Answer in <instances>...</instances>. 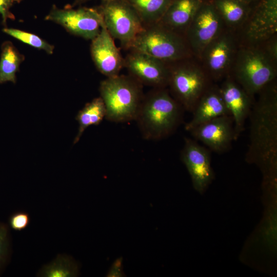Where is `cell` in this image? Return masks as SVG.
Instances as JSON below:
<instances>
[{"label": "cell", "mask_w": 277, "mask_h": 277, "mask_svg": "<svg viewBox=\"0 0 277 277\" xmlns=\"http://www.w3.org/2000/svg\"><path fill=\"white\" fill-rule=\"evenodd\" d=\"M249 117V143L247 161L260 166L271 179L275 176L277 162V84L276 80L257 94Z\"/></svg>", "instance_id": "obj_1"}, {"label": "cell", "mask_w": 277, "mask_h": 277, "mask_svg": "<svg viewBox=\"0 0 277 277\" xmlns=\"http://www.w3.org/2000/svg\"><path fill=\"white\" fill-rule=\"evenodd\" d=\"M184 111L166 88H156L144 95L135 121L144 139L160 141L176 130Z\"/></svg>", "instance_id": "obj_2"}, {"label": "cell", "mask_w": 277, "mask_h": 277, "mask_svg": "<svg viewBox=\"0 0 277 277\" xmlns=\"http://www.w3.org/2000/svg\"><path fill=\"white\" fill-rule=\"evenodd\" d=\"M253 98L267 84L276 80L277 62L260 44L239 46L229 74Z\"/></svg>", "instance_id": "obj_3"}, {"label": "cell", "mask_w": 277, "mask_h": 277, "mask_svg": "<svg viewBox=\"0 0 277 277\" xmlns=\"http://www.w3.org/2000/svg\"><path fill=\"white\" fill-rule=\"evenodd\" d=\"M99 90L107 120L114 123L135 121L144 96L142 85L130 75L118 74L102 81Z\"/></svg>", "instance_id": "obj_4"}, {"label": "cell", "mask_w": 277, "mask_h": 277, "mask_svg": "<svg viewBox=\"0 0 277 277\" xmlns=\"http://www.w3.org/2000/svg\"><path fill=\"white\" fill-rule=\"evenodd\" d=\"M128 48L167 63L186 60L192 55L183 35L159 23L145 26Z\"/></svg>", "instance_id": "obj_5"}, {"label": "cell", "mask_w": 277, "mask_h": 277, "mask_svg": "<svg viewBox=\"0 0 277 277\" xmlns=\"http://www.w3.org/2000/svg\"><path fill=\"white\" fill-rule=\"evenodd\" d=\"M170 65L168 86L172 96L185 111L192 112L196 103L212 81L202 67L192 63Z\"/></svg>", "instance_id": "obj_6"}, {"label": "cell", "mask_w": 277, "mask_h": 277, "mask_svg": "<svg viewBox=\"0 0 277 277\" xmlns=\"http://www.w3.org/2000/svg\"><path fill=\"white\" fill-rule=\"evenodd\" d=\"M97 9L111 36L127 48L145 27L135 11L126 0L102 2Z\"/></svg>", "instance_id": "obj_7"}, {"label": "cell", "mask_w": 277, "mask_h": 277, "mask_svg": "<svg viewBox=\"0 0 277 277\" xmlns=\"http://www.w3.org/2000/svg\"><path fill=\"white\" fill-rule=\"evenodd\" d=\"M235 35L225 28L203 50L200 60L212 81L223 80L229 75L239 48Z\"/></svg>", "instance_id": "obj_8"}, {"label": "cell", "mask_w": 277, "mask_h": 277, "mask_svg": "<svg viewBox=\"0 0 277 277\" xmlns=\"http://www.w3.org/2000/svg\"><path fill=\"white\" fill-rule=\"evenodd\" d=\"M225 28L222 18L210 0H204L184 33L192 55L200 59L206 46Z\"/></svg>", "instance_id": "obj_9"}, {"label": "cell", "mask_w": 277, "mask_h": 277, "mask_svg": "<svg viewBox=\"0 0 277 277\" xmlns=\"http://www.w3.org/2000/svg\"><path fill=\"white\" fill-rule=\"evenodd\" d=\"M45 19L60 24L72 34L91 40L98 35L104 23L97 8L87 7L59 9L53 6Z\"/></svg>", "instance_id": "obj_10"}, {"label": "cell", "mask_w": 277, "mask_h": 277, "mask_svg": "<svg viewBox=\"0 0 277 277\" xmlns=\"http://www.w3.org/2000/svg\"><path fill=\"white\" fill-rule=\"evenodd\" d=\"M241 28L243 45H259L277 34V0H258Z\"/></svg>", "instance_id": "obj_11"}, {"label": "cell", "mask_w": 277, "mask_h": 277, "mask_svg": "<svg viewBox=\"0 0 277 277\" xmlns=\"http://www.w3.org/2000/svg\"><path fill=\"white\" fill-rule=\"evenodd\" d=\"M144 53L131 50L124 59L129 75L141 85L154 88L168 86L170 65Z\"/></svg>", "instance_id": "obj_12"}, {"label": "cell", "mask_w": 277, "mask_h": 277, "mask_svg": "<svg viewBox=\"0 0 277 277\" xmlns=\"http://www.w3.org/2000/svg\"><path fill=\"white\" fill-rule=\"evenodd\" d=\"M181 159L191 176L194 188L203 192L214 177L210 150L195 140L185 137Z\"/></svg>", "instance_id": "obj_13"}, {"label": "cell", "mask_w": 277, "mask_h": 277, "mask_svg": "<svg viewBox=\"0 0 277 277\" xmlns=\"http://www.w3.org/2000/svg\"><path fill=\"white\" fill-rule=\"evenodd\" d=\"M189 132L194 140L201 142L210 150L219 153L229 150L234 141L233 121L230 115L206 122Z\"/></svg>", "instance_id": "obj_14"}, {"label": "cell", "mask_w": 277, "mask_h": 277, "mask_svg": "<svg viewBox=\"0 0 277 277\" xmlns=\"http://www.w3.org/2000/svg\"><path fill=\"white\" fill-rule=\"evenodd\" d=\"M221 94L233 121L234 141L244 130L255 99L235 81L230 74L223 80L219 86Z\"/></svg>", "instance_id": "obj_15"}, {"label": "cell", "mask_w": 277, "mask_h": 277, "mask_svg": "<svg viewBox=\"0 0 277 277\" xmlns=\"http://www.w3.org/2000/svg\"><path fill=\"white\" fill-rule=\"evenodd\" d=\"M90 51L97 69L107 77L118 75L124 67V59L104 23L98 35L92 40Z\"/></svg>", "instance_id": "obj_16"}, {"label": "cell", "mask_w": 277, "mask_h": 277, "mask_svg": "<svg viewBox=\"0 0 277 277\" xmlns=\"http://www.w3.org/2000/svg\"><path fill=\"white\" fill-rule=\"evenodd\" d=\"M192 113L191 120L185 125V130L188 132L200 124L214 118L230 115L222 98L219 86L212 83L199 99Z\"/></svg>", "instance_id": "obj_17"}, {"label": "cell", "mask_w": 277, "mask_h": 277, "mask_svg": "<svg viewBox=\"0 0 277 277\" xmlns=\"http://www.w3.org/2000/svg\"><path fill=\"white\" fill-rule=\"evenodd\" d=\"M204 0H172L157 23L182 35Z\"/></svg>", "instance_id": "obj_18"}, {"label": "cell", "mask_w": 277, "mask_h": 277, "mask_svg": "<svg viewBox=\"0 0 277 277\" xmlns=\"http://www.w3.org/2000/svg\"><path fill=\"white\" fill-rule=\"evenodd\" d=\"M222 18L225 26L229 29L241 27L252 8L251 4L242 0H210Z\"/></svg>", "instance_id": "obj_19"}, {"label": "cell", "mask_w": 277, "mask_h": 277, "mask_svg": "<svg viewBox=\"0 0 277 277\" xmlns=\"http://www.w3.org/2000/svg\"><path fill=\"white\" fill-rule=\"evenodd\" d=\"M106 108L104 102L101 97L94 98L90 102L87 103L78 111L76 120L78 123L77 133L74 140L73 143H77L85 130L92 125H98L106 117Z\"/></svg>", "instance_id": "obj_20"}, {"label": "cell", "mask_w": 277, "mask_h": 277, "mask_svg": "<svg viewBox=\"0 0 277 277\" xmlns=\"http://www.w3.org/2000/svg\"><path fill=\"white\" fill-rule=\"evenodd\" d=\"M135 11L144 26L157 23L172 0H126Z\"/></svg>", "instance_id": "obj_21"}, {"label": "cell", "mask_w": 277, "mask_h": 277, "mask_svg": "<svg viewBox=\"0 0 277 277\" xmlns=\"http://www.w3.org/2000/svg\"><path fill=\"white\" fill-rule=\"evenodd\" d=\"M22 60V56L10 42L3 45L0 60V84L7 82L16 83V73Z\"/></svg>", "instance_id": "obj_22"}, {"label": "cell", "mask_w": 277, "mask_h": 277, "mask_svg": "<svg viewBox=\"0 0 277 277\" xmlns=\"http://www.w3.org/2000/svg\"><path fill=\"white\" fill-rule=\"evenodd\" d=\"M79 266L71 256L60 254L51 263L40 270L37 276L43 277H74L78 276Z\"/></svg>", "instance_id": "obj_23"}, {"label": "cell", "mask_w": 277, "mask_h": 277, "mask_svg": "<svg viewBox=\"0 0 277 277\" xmlns=\"http://www.w3.org/2000/svg\"><path fill=\"white\" fill-rule=\"evenodd\" d=\"M3 31L32 47L43 50L49 54L53 53L54 46L35 34L13 28H5Z\"/></svg>", "instance_id": "obj_24"}, {"label": "cell", "mask_w": 277, "mask_h": 277, "mask_svg": "<svg viewBox=\"0 0 277 277\" xmlns=\"http://www.w3.org/2000/svg\"><path fill=\"white\" fill-rule=\"evenodd\" d=\"M10 252L8 227L0 222V273L7 262Z\"/></svg>", "instance_id": "obj_25"}, {"label": "cell", "mask_w": 277, "mask_h": 277, "mask_svg": "<svg viewBox=\"0 0 277 277\" xmlns=\"http://www.w3.org/2000/svg\"><path fill=\"white\" fill-rule=\"evenodd\" d=\"M30 219L29 214L25 212H16L11 215L9 219L10 227L15 231H20L29 225Z\"/></svg>", "instance_id": "obj_26"}, {"label": "cell", "mask_w": 277, "mask_h": 277, "mask_svg": "<svg viewBox=\"0 0 277 277\" xmlns=\"http://www.w3.org/2000/svg\"><path fill=\"white\" fill-rule=\"evenodd\" d=\"M264 50L275 62H277V35H274L260 44Z\"/></svg>", "instance_id": "obj_27"}, {"label": "cell", "mask_w": 277, "mask_h": 277, "mask_svg": "<svg viewBox=\"0 0 277 277\" xmlns=\"http://www.w3.org/2000/svg\"><path fill=\"white\" fill-rule=\"evenodd\" d=\"M123 260L122 257H120L114 261L107 273L106 276L123 277L126 276L123 271Z\"/></svg>", "instance_id": "obj_28"}, {"label": "cell", "mask_w": 277, "mask_h": 277, "mask_svg": "<svg viewBox=\"0 0 277 277\" xmlns=\"http://www.w3.org/2000/svg\"><path fill=\"white\" fill-rule=\"evenodd\" d=\"M20 0H0V13L3 22L5 23L8 18H13V15L10 12V8L15 2Z\"/></svg>", "instance_id": "obj_29"}, {"label": "cell", "mask_w": 277, "mask_h": 277, "mask_svg": "<svg viewBox=\"0 0 277 277\" xmlns=\"http://www.w3.org/2000/svg\"><path fill=\"white\" fill-rule=\"evenodd\" d=\"M91 0H75L74 5H79ZM102 2H108L112 0H101Z\"/></svg>", "instance_id": "obj_30"}, {"label": "cell", "mask_w": 277, "mask_h": 277, "mask_svg": "<svg viewBox=\"0 0 277 277\" xmlns=\"http://www.w3.org/2000/svg\"><path fill=\"white\" fill-rule=\"evenodd\" d=\"M248 4H252L254 3H255L258 0H242Z\"/></svg>", "instance_id": "obj_31"}]
</instances>
